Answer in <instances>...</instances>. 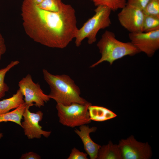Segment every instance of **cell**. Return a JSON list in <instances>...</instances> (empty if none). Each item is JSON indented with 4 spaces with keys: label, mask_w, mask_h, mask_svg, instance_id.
Here are the masks:
<instances>
[{
    "label": "cell",
    "mask_w": 159,
    "mask_h": 159,
    "mask_svg": "<svg viewBox=\"0 0 159 159\" xmlns=\"http://www.w3.org/2000/svg\"><path fill=\"white\" fill-rule=\"evenodd\" d=\"M42 72L44 79L50 88L48 95L57 104L67 105L74 103L85 104L89 102L80 96L79 87L69 76L53 74L45 69Z\"/></svg>",
    "instance_id": "obj_2"
},
{
    "label": "cell",
    "mask_w": 159,
    "mask_h": 159,
    "mask_svg": "<svg viewBox=\"0 0 159 159\" xmlns=\"http://www.w3.org/2000/svg\"><path fill=\"white\" fill-rule=\"evenodd\" d=\"M159 29V16L145 15L142 32H148Z\"/></svg>",
    "instance_id": "obj_18"
},
{
    "label": "cell",
    "mask_w": 159,
    "mask_h": 159,
    "mask_svg": "<svg viewBox=\"0 0 159 159\" xmlns=\"http://www.w3.org/2000/svg\"><path fill=\"white\" fill-rule=\"evenodd\" d=\"M40 156L36 153L33 152H29L23 154L20 158V159H40Z\"/></svg>",
    "instance_id": "obj_23"
},
{
    "label": "cell",
    "mask_w": 159,
    "mask_h": 159,
    "mask_svg": "<svg viewBox=\"0 0 159 159\" xmlns=\"http://www.w3.org/2000/svg\"><path fill=\"white\" fill-rule=\"evenodd\" d=\"M94 15L78 29L75 39L76 46H80L85 38L88 39L89 44H92L97 40V35L101 29L110 26L111 22L110 16L111 10L104 6H96L94 10Z\"/></svg>",
    "instance_id": "obj_4"
},
{
    "label": "cell",
    "mask_w": 159,
    "mask_h": 159,
    "mask_svg": "<svg viewBox=\"0 0 159 159\" xmlns=\"http://www.w3.org/2000/svg\"><path fill=\"white\" fill-rule=\"evenodd\" d=\"M150 0H127L126 5L143 10Z\"/></svg>",
    "instance_id": "obj_21"
},
{
    "label": "cell",
    "mask_w": 159,
    "mask_h": 159,
    "mask_svg": "<svg viewBox=\"0 0 159 159\" xmlns=\"http://www.w3.org/2000/svg\"><path fill=\"white\" fill-rule=\"evenodd\" d=\"M29 108L26 106L23 115L24 120L21 122L24 135L29 139H39L42 135L48 138L51 135V132L43 130L39 124L43 118V113L41 111L36 113L32 112L29 110Z\"/></svg>",
    "instance_id": "obj_9"
},
{
    "label": "cell",
    "mask_w": 159,
    "mask_h": 159,
    "mask_svg": "<svg viewBox=\"0 0 159 159\" xmlns=\"http://www.w3.org/2000/svg\"><path fill=\"white\" fill-rule=\"evenodd\" d=\"M64 4L62 0H44L37 5L44 10L56 12L59 11L62 8Z\"/></svg>",
    "instance_id": "obj_19"
},
{
    "label": "cell",
    "mask_w": 159,
    "mask_h": 159,
    "mask_svg": "<svg viewBox=\"0 0 159 159\" xmlns=\"http://www.w3.org/2000/svg\"><path fill=\"white\" fill-rule=\"evenodd\" d=\"M90 117L92 120L102 122L115 117L117 115L104 107L90 105L88 108Z\"/></svg>",
    "instance_id": "obj_13"
},
{
    "label": "cell",
    "mask_w": 159,
    "mask_h": 159,
    "mask_svg": "<svg viewBox=\"0 0 159 159\" xmlns=\"http://www.w3.org/2000/svg\"><path fill=\"white\" fill-rule=\"evenodd\" d=\"M143 11L145 15L159 16V0H150Z\"/></svg>",
    "instance_id": "obj_20"
},
{
    "label": "cell",
    "mask_w": 159,
    "mask_h": 159,
    "mask_svg": "<svg viewBox=\"0 0 159 159\" xmlns=\"http://www.w3.org/2000/svg\"><path fill=\"white\" fill-rule=\"evenodd\" d=\"M44 0H32L37 5L41 3Z\"/></svg>",
    "instance_id": "obj_25"
},
{
    "label": "cell",
    "mask_w": 159,
    "mask_h": 159,
    "mask_svg": "<svg viewBox=\"0 0 159 159\" xmlns=\"http://www.w3.org/2000/svg\"><path fill=\"white\" fill-rule=\"evenodd\" d=\"M129 37L131 43L139 52L148 56H153L159 48V29L148 32L130 33Z\"/></svg>",
    "instance_id": "obj_8"
},
{
    "label": "cell",
    "mask_w": 159,
    "mask_h": 159,
    "mask_svg": "<svg viewBox=\"0 0 159 159\" xmlns=\"http://www.w3.org/2000/svg\"><path fill=\"white\" fill-rule=\"evenodd\" d=\"M101 55L100 59L91 65L94 67L102 62L107 61L111 65L118 59L127 55L132 56L140 52L130 42H124L120 41L115 37L113 32L106 30L97 44Z\"/></svg>",
    "instance_id": "obj_3"
},
{
    "label": "cell",
    "mask_w": 159,
    "mask_h": 159,
    "mask_svg": "<svg viewBox=\"0 0 159 159\" xmlns=\"http://www.w3.org/2000/svg\"><path fill=\"white\" fill-rule=\"evenodd\" d=\"M145 15L142 10L126 5L117 14L119 22L130 33L143 32Z\"/></svg>",
    "instance_id": "obj_10"
},
{
    "label": "cell",
    "mask_w": 159,
    "mask_h": 159,
    "mask_svg": "<svg viewBox=\"0 0 159 159\" xmlns=\"http://www.w3.org/2000/svg\"><path fill=\"white\" fill-rule=\"evenodd\" d=\"M96 127H90L86 125L80 126V130L76 129L75 133L80 137L84 145V149L91 159H97L98 151L101 146L95 143L91 139L90 133L96 131Z\"/></svg>",
    "instance_id": "obj_11"
},
{
    "label": "cell",
    "mask_w": 159,
    "mask_h": 159,
    "mask_svg": "<svg viewBox=\"0 0 159 159\" xmlns=\"http://www.w3.org/2000/svg\"><path fill=\"white\" fill-rule=\"evenodd\" d=\"M21 16L27 35L46 46L63 49L75 37L78 29L75 11L64 4L58 12L43 9L32 0H23Z\"/></svg>",
    "instance_id": "obj_1"
},
{
    "label": "cell",
    "mask_w": 159,
    "mask_h": 159,
    "mask_svg": "<svg viewBox=\"0 0 159 159\" xmlns=\"http://www.w3.org/2000/svg\"><path fill=\"white\" fill-rule=\"evenodd\" d=\"M118 145L123 159H148L152 156L151 149L148 143L137 141L133 135L122 139Z\"/></svg>",
    "instance_id": "obj_7"
},
{
    "label": "cell",
    "mask_w": 159,
    "mask_h": 159,
    "mask_svg": "<svg viewBox=\"0 0 159 159\" xmlns=\"http://www.w3.org/2000/svg\"><path fill=\"white\" fill-rule=\"evenodd\" d=\"M91 105L89 102L85 104L74 103L67 105L57 104L56 108L59 122L72 128L90 123L91 120L88 108Z\"/></svg>",
    "instance_id": "obj_5"
},
{
    "label": "cell",
    "mask_w": 159,
    "mask_h": 159,
    "mask_svg": "<svg viewBox=\"0 0 159 159\" xmlns=\"http://www.w3.org/2000/svg\"><path fill=\"white\" fill-rule=\"evenodd\" d=\"M96 6H104L109 8L111 11H115L125 7L126 0H90Z\"/></svg>",
    "instance_id": "obj_16"
},
{
    "label": "cell",
    "mask_w": 159,
    "mask_h": 159,
    "mask_svg": "<svg viewBox=\"0 0 159 159\" xmlns=\"http://www.w3.org/2000/svg\"><path fill=\"white\" fill-rule=\"evenodd\" d=\"M98 159H122L121 150L118 145L114 144L111 141L100 147L98 151Z\"/></svg>",
    "instance_id": "obj_14"
},
{
    "label": "cell",
    "mask_w": 159,
    "mask_h": 159,
    "mask_svg": "<svg viewBox=\"0 0 159 159\" xmlns=\"http://www.w3.org/2000/svg\"><path fill=\"white\" fill-rule=\"evenodd\" d=\"M6 49L4 39L0 32V61L2 56L6 52Z\"/></svg>",
    "instance_id": "obj_24"
},
{
    "label": "cell",
    "mask_w": 159,
    "mask_h": 159,
    "mask_svg": "<svg viewBox=\"0 0 159 159\" xmlns=\"http://www.w3.org/2000/svg\"><path fill=\"white\" fill-rule=\"evenodd\" d=\"M18 86L24 97V100L27 107H30L34 105L40 108L50 100L49 95L44 93L38 83L33 81L30 74L23 77L19 82Z\"/></svg>",
    "instance_id": "obj_6"
},
{
    "label": "cell",
    "mask_w": 159,
    "mask_h": 159,
    "mask_svg": "<svg viewBox=\"0 0 159 159\" xmlns=\"http://www.w3.org/2000/svg\"><path fill=\"white\" fill-rule=\"evenodd\" d=\"M26 107V105L24 103L13 111L0 115V123L3 122L11 121L21 127V121ZM3 136V134L0 133V139Z\"/></svg>",
    "instance_id": "obj_15"
},
{
    "label": "cell",
    "mask_w": 159,
    "mask_h": 159,
    "mask_svg": "<svg viewBox=\"0 0 159 159\" xmlns=\"http://www.w3.org/2000/svg\"><path fill=\"white\" fill-rule=\"evenodd\" d=\"M88 154L80 152L75 148H72L67 159H87Z\"/></svg>",
    "instance_id": "obj_22"
},
{
    "label": "cell",
    "mask_w": 159,
    "mask_h": 159,
    "mask_svg": "<svg viewBox=\"0 0 159 159\" xmlns=\"http://www.w3.org/2000/svg\"><path fill=\"white\" fill-rule=\"evenodd\" d=\"M23 95L20 90L8 98L0 101V115L6 113L12 109H15L25 103Z\"/></svg>",
    "instance_id": "obj_12"
},
{
    "label": "cell",
    "mask_w": 159,
    "mask_h": 159,
    "mask_svg": "<svg viewBox=\"0 0 159 159\" xmlns=\"http://www.w3.org/2000/svg\"><path fill=\"white\" fill-rule=\"evenodd\" d=\"M19 63L18 60L12 61L6 67L0 69V99L4 97L6 92L9 90V87L4 81L6 74Z\"/></svg>",
    "instance_id": "obj_17"
}]
</instances>
